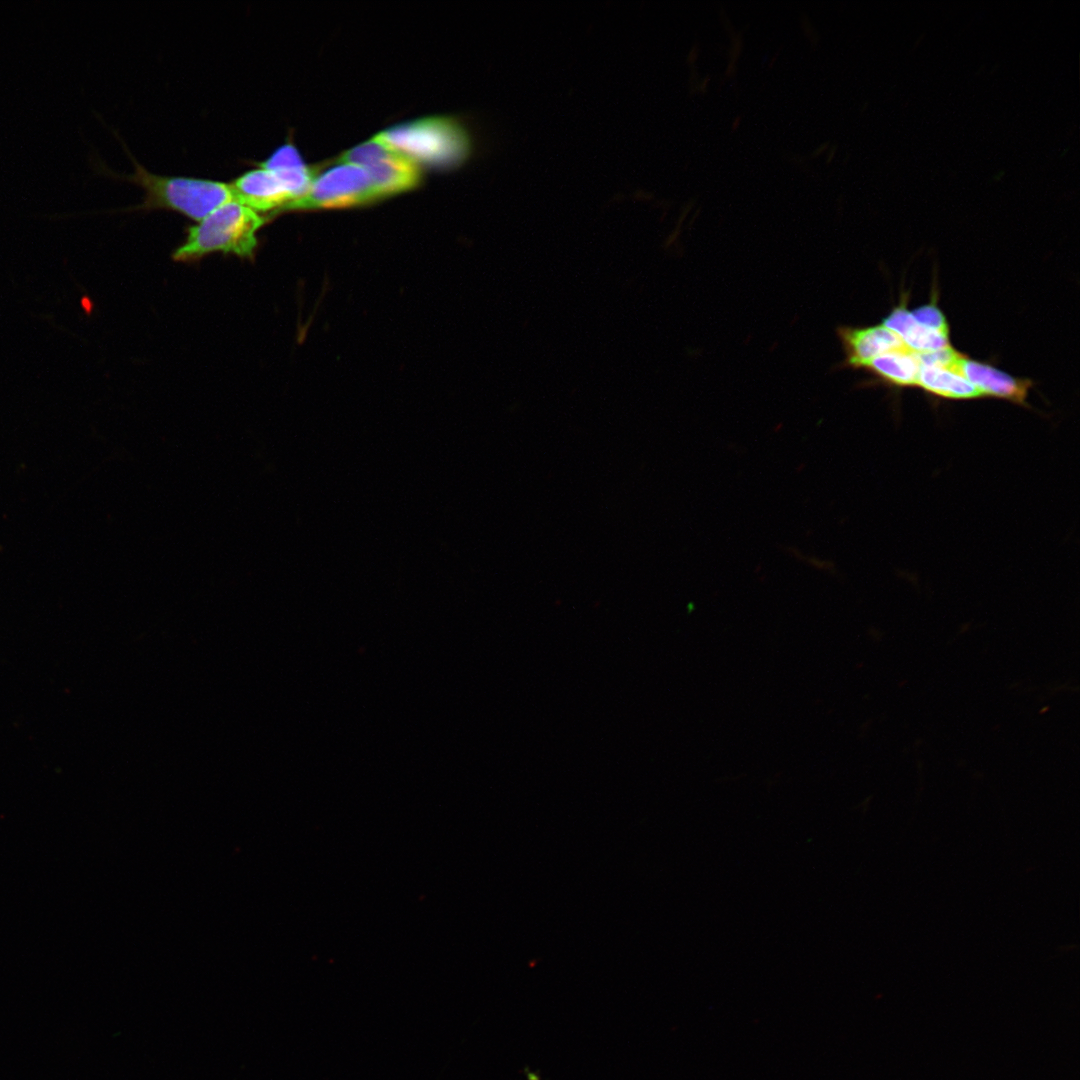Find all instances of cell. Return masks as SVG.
Masks as SVG:
<instances>
[{"instance_id":"1","label":"cell","mask_w":1080,"mask_h":1080,"mask_svg":"<svg viewBox=\"0 0 1080 1080\" xmlns=\"http://www.w3.org/2000/svg\"><path fill=\"white\" fill-rule=\"evenodd\" d=\"M266 221V215L230 201L190 226L185 242L175 250L173 258L188 261L212 252L252 257L257 247V232Z\"/></svg>"},{"instance_id":"2","label":"cell","mask_w":1080,"mask_h":1080,"mask_svg":"<svg viewBox=\"0 0 1080 1080\" xmlns=\"http://www.w3.org/2000/svg\"><path fill=\"white\" fill-rule=\"evenodd\" d=\"M134 165V172L128 176V180L144 190L143 208L168 209L199 222L221 205L235 201L229 183L205 178L158 175L135 161Z\"/></svg>"},{"instance_id":"3","label":"cell","mask_w":1080,"mask_h":1080,"mask_svg":"<svg viewBox=\"0 0 1080 1080\" xmlns=\"http://www.w3.org/2000/svg\"><path fill=\"white\" fill-rule=\"evenodd\" d=\"M391 148L415 162L452 166L470 152V138L456 121L425 118L402 124L378 134Z\"/></svg>"},{"instance_id":"4","label":"cell","mask_w":1080,"mask_h":1080,"mask_svg":"<svg viewBox=\"0 0 1080 1080\" xmlns=\"http://www.w3.org/2000/svg\"><path fill=\"white\" fill-rule=\"evenodd\" d=\"M316 177L314 169L302 166L263 168L255 166L229 184L235 201L265 215L280 212L302 197Z\"/></svg>"},{"instance_id":"5","label":"cell","mask_w":1080,"mask_h":1080,"mask_svg":"<svg viewBox=\"0 0 1080 1080\" xmlns=\"http://www.w3.org/2000/svg\"><path fill=\"white\" fill-rule=\"evenodd\" d=\"M376 199L365 168L337 162L334 167L316 175L308 191L283 210L348 207Z\"/></svg>"},{"instance_id":"6","label":"cell","mask_w":1080,"mask_h":1080,"mask_svg":"<svg viewBox=\"0 0 1080 1080\" xmlns=\"http://www.w3.org/2000/svg\"><path fill=\"white\" fill-rule=\"evenodd\" d=\"M845 362L852 368H863L874 358L904 347L902 340L883 325L870 327H839L837 330Z\"/></svg>"},{"instance_id":"7","label":"cell","mask_w":1080,"mask_h":1080,"mask_svg":"<svg viewBox=\"0 0 1080 1080\" xmlns=\"http://www.w3.org/2000/svg\"><path fill=\"white\" fill-rule=\"evenodd\" d=\"M961 374L982 396L1005 399L1025 405L1031 381L1015 378L989 364L967 358L961 363Z\"/></svg>"},{"instance_id":"8","label":"cell","mask_w":1080,"mask_h":1080,"mask_svg":"<svg viewBox=\"0 0 1080 1080\" xmlns=\"http://www.w3.org/2000/svg\"><path fill=\"white\" fill-rule=\"evenodd\" d=\"M882 325L894 332L905 346L916 353L933 352L950 346L949 334L919 324L904 302L887 314Z\"/></svg>"},{"instance_id":"9","label":"cell","mask_w":1080,"mask_h":1080,"mask_svg":"<svg viewBox=\"0 0 1080 1080\" xmlns=\"http://www.w3.org/2000/svg\"><path fill=\"white\" fill-rule=\"evenodd\" d=\"M365 169L369 174L377 199L407 191L415 187L420 180L417 164L398 152Z\"/></svg>"},{"instance_id":"10","label":"cell","mask_w":1080,"mask_h":1080,"mask_svg":"<svg viewBox=\"0 0 1080 1080\" xmlns=\"http://www.w3.org/2000/svg\"><path fill=\"white\" fill-rule=\"evenodd\" d=\"M862 369L886 384L911 387L917 385L920 362L917 353L904 346L874 358Z\"/></svg>"},{"instance_id":"11","label":"cell","mask_w":1080,"mask_h":1080,"mask_svg":"<svg viewBox=\"0 0 1080 1080\" xmlns=\"http://www.w3.org/2000/svg\"><path fill=\"white\" fill-rule=\"evenodd\" d=\"M916 386L931 395L950 400L983 397L980 391L961 374L937 365L920 364Z\"/></svg>"},{"instance_id":"12","label":"cell","mask_w":1080,"mask_h":1080,"mask_svg":"<svg viewBox=\"0 0 1080 1080\" xmlns=\"http://www.w3.org/2000/svg\"><path fill=\"white\" fill-rule=\"evenodd\" d=\"M379 135L374 136L367 142L358 145L338 159V163H348L361 167H367L385 157L396 153Z\"/></svg>"},{"instance_id":"13","label":"cell","mask_w":1080,"mask_h":1080,"mask_svg":"<svg viewBox=\"0 0 1080 1080\" xmlns=\"http://www.w3.org/2000/svg\"><path fill=\"white\" fill-rule=\"evenodd\" d=\"M304 162L296 149L292 144H283L274 150L268 158L264 161L255 162L254 166L263 168H280V167H293L302 166Z\"/></svg>"},{"instance_id":"14","label":"cell","mask_w":1080,"mask_h":1080,"mask_svg":"<svg viewBox=\"0 0 1080 1080\" xmlns=\"http://www.w3.org/2000/svg\"><path fill=\"white\" fill-rule=\"evenodd\" d=\"M914 319L927 328L949 334V327L942 311L932 302L911 311Z\"/></svg>"}]
</instances>
